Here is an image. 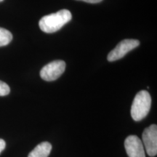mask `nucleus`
Segmentation results:
<instances>
[{
    "mask_svg": "<svg viewBox=\"0 0 157 157\" xmlns=\"http://www.w3.org/2000/svg\"><path fill=\"white\" fill-rule=\"evenodd\" d=\"M72 15L68 10H61L56 13L45 15L39 22V28L47 34H52L60 30L65 24L69 22Z\"/></svg>",
    "mask_w": 157,
    "mask_h": 157,
    "instance_id": "nucleus-1",
    "label": "nucleus"
},
{
    "mask_svg": "<svg viewBox=\"0 0 157 157\" xmlns=\"http://www.w3.org/2000/svg\"><path fill=\"white\" fill-rule=\"evenodd\" d=\"M13 39V34L10 31L4 28H0V47L6 46Z\"/></svg>",
    "mask_w": 157,
    "mask_h": 157,
    "instance_id": "nucleus-8",
    "label": "nucleus"
},
{
    "mask_svg": "<svg viewBox=\"0 0 157 157\" xmlns=\"http://www.w3.org/2000/svg\"><path fill=\"white\" fill-rule=\"evenodd\" d=\"M124 148L129 157H146L142 141L136 135H129L125 139Z\"/></svg>",
    "mask_w": 157,
    "mask_h": 157,
    "instance_id": "nucleus-6",
    "label": "nucleus"
},
{
    "mask_svg": "<svg viewBox=\"0 0 157 157\" xmlns=\"http://www.w3.org/2000/svg\"><path fill=\"white\" fill-rule=\"evenodd\" d=\"M2 1H4V0H0V2H2Z\"/></svg>",
    "mask_w": 157,
    "mask_h": 157,
    "instance_id": "nucleus-12",
    "label": "nucleus"
},
{
    "mask_svg": "<svg viewBox=\"0 0 157 157\" xmlns=\"http://www.w3.org/2000/svg\"><path fill=\"white\" fill-rule=\"evenodd\" d=\"M10 93V88L5 82L0 81V96H5Z\"/></svg>",
    "mask_w": 157,
    "mask_h": 157,
    "instance_id": "nucleus-9",
    "label": "nucleus"
},
{
    "mask_svg": "<svg viewBox=\"0 0 157 157\" xmlns=\"http://www.w3.org/2000/svg\"><path fill=\"white\" fill-rule=\"evenodd\" d=\"M78 1H83V2H85L95 4V3L101 2L103 1V0H78Z\"/></svg>",
    "mask_w": 157,
    "mask_h": 157,
    "instance_id": "nucleus-11",
    "label": "nucleus"
},
{
    "mask_svg": "<svg viewBox=\"0 0 157 157\" xmlns=\"http://www.w3.org/2000/svg\"><path fill=\"white\" fill-rule=\"evenodd\" d=\"M151 105V98L146 90L137 93L131 107V117L135 121H140L148 115Z\"/></svg>",
    "mask_w": 157,
    "mask_h": 157,
    "instance_id": "nucleus-2",
    "label": "nucleus"
},
{
    "mask_svg": "<svg viewBox=\"0 0 157 157\" xmlns=\"http://www.w3.org/2000/svg\"><path fill=\"white\" fill-rule=\"evenodd\" d=\"M143 142L148 156L154 157L157 154V126L151 124L143 131Z\"/></svg>",
    "mask_w": 157,
    "mask_h": 157,
    "instance_id": "nucleus-5",
    "label": "nucleus"
},
{
    "mask_svg": "<svg viewBox=\"0 0 157 157\" xmlns=\"http://www.w3.org/2000/svg\"><path fill=\"white\" fill-rule=\"evenodd\" d=\"M5 146H6L5 141L2 140V139H0V154L3 151L4 149L5 148Z\"/></svg>",
    "mask_w": 157,
    "mask_h": 157,
    "instance_id": "nucleus-10",
    "label": "nucleus"
},
{
    "mask_svg": "<svg viewBox=\"0 0 157 157\" xmlns=\"http://www.w3.org/2000/svg\"><path fill=\"white\" fill-rule=\"evenodd\" d=\"M65 69L66 63L63 60H54L47 64L42 68L40 71V76L44 81H55L63 74Z\"/></svg>",
    "mask_w": 157,
    "mask_h": 157,
    "instance_id": "nucleus-3",
    "label": "nucleus"
},
{
    "mask_svg": "<svg viewBox=\"0 0 157 157\" xmlns=\"http://www.w3.org/2000/svg\"><path fill=\"white\" fill-rule=\"evenodd\" d=\"M52 150V145L49 142H42L29 153L28 157H48Z\"/></svg>",
    "mask_w": 157,
    "mask_h": 157,
    "instance_id": "nucleus-7",
    "label": "nucleus"
},
{
    "mask_svg": "<svg viewBox=\"0 0 157 157\" xmlns=\"http://www.w3.org/2000/svg\"><path fill=\"white\" fill-rule=\"evenodd\" d=\"M140 44V42L137 39H124L117 44V46L111 50L108 55L107 60L109 62L116 61L122 58L129 51L134 50Z\"/></svg>",
    "mask_w": 157,
    "mask_h": 157,
    "instance_id": "nucleus-4",
    "label": "nucleus"
}]
</instances>
